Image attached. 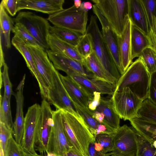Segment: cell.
<instances>
[{
    "label": "cell",
    "instance_id": "cell-36",
    "mask_svg": "<svg viewBox=\"0 0 156 156\" xmlns=\"http://www.w3.org/2000/svg\"><path fill=\"white\" fill-rule=\"evenodd\" d=\"M114 134L100 133L95 136L96 141L99 143L103 147L102 152L105 154L113 152L114 150Z\"/></svg>",
    "mask_w": 156,
    "mask_h": 156
},
{
    "label": "cell",
    "instance_id": "cell-22",
    "mask_svg": "<svg viewBox=\"0 0 156 156\" xmlns=\"http://www.w3.org/2000/svg\"><path fill=\"white\" fill-rule=\"evenodd\" d=\"M95 111L103 114V124L108 129L115 132L120 127V118L114 109L112 97H101L100 104Z\"/></svg>",
    "mask_w": 156,
    "mask_h": 156
},
{
    "label": "cell",
    "instance_id": "cell-7",
    "mask_svg": "<svg viewBox=\"0 0 156 156\" xmlns=\"http://www.w3.org/2000/svg\"><path fill=\"white\" fill-rule=\"evenodd\" d=\"M114 109L121 119L129 120L138 117V112L143 101L138 97L128 87L115 92L112 95Z\"/></svg>",
    "mask_w": 156,
    "mask_h": 156
},
{
    "label": "cell",
    "instance_id": "cell-3",
    "mask_svg": "<svg viewBox=\"0 0 156 156\" xmlns=\"http://www.w3.org/2000/svg\"><path fill=\"white\" fill-rule=\"evenodd\" d=\"M97 17L91 16L86 33L90 35L93 52L105 71L117 81L121 74L103 39L98 25Z\"/></svg>",
    "mask_w": 156,
    "mask_h": 156
},
{
    "label": "cell",
    "instance_id": "cell-5",
    "mask_svg": "<svg viewBox=\"0 0 156 156\" xmlns=\"http://www.w3.org/2000/svg\"><path fill=\"white\" fill-rule=\"evenodd\" d=\"M47 20L54 26L69 29L83 35L87 32L88 12L82 3L79 8L74 5L54 14L49 15Z\"/></svg>",
    "mask_w": 156,
    "mask_h": 156
},
{
    "label": "cell",
    "instance_id": "cell-12",
    "mask_svg": "<svg viewBox=\"0 0 156 156\" xmlns=\"http://www.w3.org/2000/svg\"><path fill=\"white\" fill-rule=\"evenodd\" d=\"M113 154L136 156L137 144L136 131L126 125L120 126L114 136Z\"/></svg>",
    "mask_w": 156,
    "mask_h": 156
},
{
    "label": "cell",
    "instance_id": "cell-11",
    "mask_svg": "<svg viewBox=\"0 0 156 156\" xmlns=\"http://www.w3.org/2000/svg\"><path fill=\"white\" fill-rule=\"evenodd\" d=\"M41 117V106L35 103L30 107L24 117V131L21 146L26 152L37 154L35 149L36 132Z\"/></svg>",
    "mask_w": 156,
    "mask_h": 156
},
{
    "label": "cell",
    "instance_id": "cell-32",
    "mask_svg": "<svg viewBox=\"0 0 156 156\" xmlns=\"http://www.w3.org/2000/svg\"><path fill=\"white\" fill-rule=\"evenodd\" d=\"M0 103V122L13 129V123L10 109V104L8 102L5 92L3 96L1 95Z\"/></svg>",
    "mask_w": 156,
    "mask_h": 156
},
{
    "label": "cell",
    "instance_id": "cell-35",
    "mask_svg": "<svg viewBox=\"0 0 156 156\" xmlns=\"http://www.w3.org/2000/svg\"><path fill=\"white\" fill-rule=\"evenodd\" d=\"M79 54L83 59L90 55L93 52L91 36L86 33L76 47Z\"/></svg>",
    "mask_w": 156,
    "mask_h": 156
},
{
    "label": "cell",
    "instance_id": "cell-17",
    "mask_svg": "<svg viewBox=\"0 0 156 156\" xmlns=\"http://www.w3.org/2000/svg\"><path fill=\"white\" fill-rule=\"evenodd\" d=\"M26 75L23 76L16 89L15 97L16 101L15 120L13 123L12 135L16 141L21 146L24 131L25 118L23 116V105L24 87Z\"/></svg>",
    "mask_w": 156,
    "mask_h": 156
},
{
    "label": "cell",
    "instance_id": "cell-20",
    "mask_svg": "<svg viewBox=\"0 0 156 156\" xmlns=\"http://www.w3.org/2000/svg\"><path fill=\"white\" fill-rule=\"evenodd\" d=\"M128 15L132 24L147 35L150 27L141 0H129Z\"/></svg>",
    "mask_w": 156,
    "mask_h": 156
},
{
    "label": "cell",
    "instance_id": "cell-45",
    "mask_svg": "<svg viewBox=\"0 0 156 156\" xmlns=\"http://www.w3.org/2000/svg\"><path fill=\"white\" fill-rule=\"evenodd\" d=\"M94 143H91L89 147V156H110L113 154V152L105 154L101 151H98L95 150Z\"/></svg>",
    "mask_w": 156,
    "mask_h": 156
},
{
    "label": "cell",
    "instance_id": "cell-26",
    "mask_svg": "<svg viewBox=\"0 0 156 156\" xmlns=\"http://www.w3.org/2000/svg\"><path fill=\"white\" fill-rule=\"evenodd\" d=\"M129 121L135 130L156 148V124L139 117Z\"/></svg>",
    "mask_w": 156,
    "mask_h": 156
},
{
    "label": "cell",
    "instance_id": "cell-46",
    "mask_svg": "<svg viewBox=\"0 0 156 156\" xmlns=\"http://www.w3.org/2000/svg\"><path fill=\"white\" fill-rule=\"evenodd\" d=\"M92 111L93 113L94 117L96 120L99 123L103 124L104 119V115L103 114L96 111Z\"/></svg>",
    "mask_w": 156,
    "mask_h": 156
},
{
    "label": "cell",
    "instance_id": "cell-14",
    "mask_svg": "<svg viewBox=\"0 0 156 156\" xmlns=\"http://www.w3.org/2000/svg\"><path fill=\"white\" fill-rule=\"evenodd\" d=\"M33 57L37 71L48 90L53 80L55 68L45 50L37 46L27 45Z\"/></svg>",
    "mask_w": 156,
    "mask_h": 156
},
{
    "label": "cell",
    "instance_id": "cell-31",
    "mask_svg": "<svg viewBox=\"0 0 156 156\" xmlns=\"http://www.w3.org/2000/svg\"><path fill=\"white\" fill-rule=\"evenodd\" d=\"M136 137L137 144L136 156H156V148L136 131Z\"/></svg>",
    "mask_w": 156,
    "mask_h": 156
},
{
    "label": "cell",
    "instance_id": "cell-27",
    "mask_svg": "<svg viewBox=\"0 0 156 156\" xmlns=\"http://www.w3.org/2000/svg\"><path fill=\"white\" fill-rule=\"evenodd\" d=\"M83 65L88 72L93 73L97 78L116 85L117 81L105 71L94 52L83 59Z\"/></svg>",
    "mask_w": 156,
    "mask_h": 156
},
{
    "label": "cell",
    "instance_id": "cell-51",
    "mask_svg": "<svg viewBox=\"0 0 156 156\" xmlns=\"http://www.w3.org/2000/svg\"><path fill=\"white\" fill-rule=\"evenodd\" d=\"M74 5L75 7L78 9L79 8L82 4V1L81 0H74Z\"/></svg>",
    "mask_w": 156,
    "mask_h": 156
},
{
    "label": "cell",
    "instance_id": "cell-48",
    "mask_svg": "<svg viewBox=\"0 0 156 156\" xmlns=\"http://www.w3.org/2000/svg\"><path fill=\"white\" fill-rule=\"evenodd\" d=\"M1 49H0V67L1 68L3 66V65L5 62V60L4 58V53H3V50L2 49V47L1 43Z\"/></svg>",
    "mask_w": 156,
    "mask_h": 156
},
{
    "label": "cell",
    "instance_id": "cell-6",
    "mask_svg": "<svg viewBox=\"0 0 156 156\" xmlns=\"http://www.w3.org/2000/svg\"><path fill=\"white\" fill-rule=\"evenodd\" d=\"M13 19L15 23L23 24L45 51L49 49L48 39L51 26L47 19L32 12L22 11Z\"/></svg>",
    "mask_w": 156,
    "mask_h": 156
},
{
    "label": "cell",
    "instance_id": "cell-21",
    "mask_svg": "<svg viewBox=\"0 0 156 156\" xmlns=\"http://www.w3.org/2000/svg\"><path fill=\"white\" fill-rule=\"evenodd\" d=\"M132 23L129 18L121 35L118 36L120 58L125 72L132 63L131 52V34Z\"/></svg>",
    "mask_w": 156,
    "mask_h": 156
},
{
    "label": "cell",
    "instance_id": "cell-41",
    "mask_svg": "<svg viewBox=\"0 0 156 156\" xmlns=\"http://www.w3.org/2000/svg\"><path fill=\"white\" fill-rule=\"evenodd\" d=\"M148 99L156 106V72L151 75Z\"/></svg>",
    "mask_w": 156,
    "mask_h": 156
},
{
    "label": "cell",
    "instance_id": "cell-23",
    "mask_svg": "<svg viewBox=\"0 0 156 156\" xmlns=\"http://www.w3.org/2000/svg\"><path fill=\"white\" fill-rule=\"evenodd\" d=\"M73 103L90 131L94 137L100 133L114 134L115 132L110 130L105 125L98 122L95 119L92 111L88 108H86L76 103Z\"/></svg>",
    "mask_w": 156,
    "mask_h": 156
},
{
    "label": "cell",
    "instance_id": "cell-8",
    "mask_svg": "<svg viewBox=\"0 0 156 156\" xmlns=\"http://www.w3.org/2000/svg\"><path fill=\"white\" fill-rule=\"evenodd\" d=\"M53 74L52 85L49 89L48 102L53 105L57 109L67 111L80 121L84 122L70 99L61 80L60 73L55 68Z\"/></svg>",
    "mask_w": 156,
    "mask_h": 156
},
{
    "label": "cell",
    "instance_id": "cell-2",
    "mask_svg": "<svg viewBox=\"0 0 156 156\" xmlns=\"http://www.w3.org/2000/svg\"><path fill=\"white\" fill-rule=\"evenodd\" d=\"M151 74L139 57L128 67L118 81L115 92L128 87L143 101L148 98Z\"/></svg>",
    "mask_w": 156,
    "mask_h": 156
},
{
    "label": "cell",
    "instance_id": "cell-29",
    "mask_svg": "<svg viewBox=\"0 0 156 156\" xmlns=\"http://www.w3.org/2000/svg\"><path fill=\"white\" fill-rule=\"evenodd\" d=\"M0 32L4 36V44L6 48H10L11 47L10 40L11 31L14 25V19L7 14L5 9L0 5Z\"/></svg>",
    "mask_w": 156,
    "mask_h": 156
},
{
    "label": "cell",
    "instance_id": "cell-4",
    "mask_svg": "<svg viewBox=\"0 0 156 156\" xmlns=\"http://www.w3.org/2000/svg\"><path fill=\"white\" fill-rule=\"evenodd\" d=\"M118 36L129 19V0H92Z\"/></svg>",
    "mask_w": 156,
    "mask_h": 156
},
{
    "label": "cell",
    "instance_id": "cell-39",
    "mask_svg": "<svg viewBox=\"0 0 156 156\" xmlns=\"http://www.w3.org/2000/svg\"><path fill=\"white\" fill-rule=\"evenodd\" d=\"M0 149L4 154L9 140L12 136L13 129L1 122H0Z\"/></svg>",
    "mask_w": 156,
    "mask_h": 156
},
{
    "label": "cell",
    "instance_id": "cell-55",
    "mask_svg": "<svg viewBox=\"0 0 156 156\" xmlns=\"http://www.w3.org/2000/svg\"><path fill=\"white\" fill-rule=\"evenodd\" d=\"M110 156H113V154L112 155H111Z\"/></svg>",
    "mask_w": 156,
    "mask_h": 156
},
{
    "label": "cell",
    "instance_id": "cell-42",
    "mask_svg": "<svg viewBox=\"0 0 156 156\" xmlns=\"http://www.w3.org/2000/svg\"><path fill=\"white\" fill-rule=\"evenodd\" d=\"M17 0H2L0 5L11 16H14L17 12Z\"/></svg>",
    "mask_w": 156,
    "mask_h": 156
},
{
    "label": "cell",
    "instance_id": "cell-9",
    "mask_svg": "<svg viewBox=\"0 0 156 156\" xmlns=\"http://www.w3.org/2000/svg\"><path fill=\"white\" fill-rule=\"evenodd\" d=\"M53 125L49 138L47 154L51 153L56 156H65L73 149L66 134L62 123L61 111H53Z\"/></svg>",
    "mask_w": 156,
    "mask_h": 156
},
{
    "label": "cell",
    "instance_id": "cell-34",
    "mask_svg": "<svg viewBox=\"0 0 156 156\" xmlns=\"http://www.w3.org/2000/svg\"><path fill=\"white\" fill-rule=\"evenodd\" d=\"M140 57L151 75L156 72V51L151 47L145 49Z\"/></svg>",
    "mask_w": 156,
    "mask_h": 156
},
{
    "label": "cell",
    "instance_id": "cell-40",
    "mask_svg": "<svg viewBox=\"0 0 156 156\" xmlns=\"http://www.w3.org/2000/svg\"><path fill=\"white\" fill-rule=\"evenodd\" d=\"M2 72H1V76H2V81L4 87V91L6 94L8 100L10 104V99L12 93V85L10 81L8 73V67L5 63L3 66Z\"/></svg>",
    "mask_w": 156,
    "mask_h": 156
},
{
    "label": "cell",
    "instance_id": "cell-28",
    "mask_svg": "<svg viewBox=\"0 0 156 156\" xmlns=\"http://www.w3.org/2000/svg\"><path fill=\"white\" fill-rule=\"evenodd\" d=\"M50 33L54 34L61 40L76 47L83 35L69 29L55 26H51Z\"/></svg>",
    "mask_w": 156,
    "mask_h": 156
},
{
    "label": "cell",
    "instance_id": "cell-50",
    "mask_svg": "<svg viewBox=\"0 0 156 156\" xmlns=\"http://www.w3.org/2000/svg\"><path fill=\"white\" fill-rule=\"evenodd\" d=\"M65 156H82L74 151L72 149L69 151Z\"/></svg>",
    "mask_w": 156,
    "mask_h": 156
},
{
    "label": "cell",
    "instance_id": "cell-49",
    "mask_svg": "<svg viewBox=\"0 0 156 156\" xmlns=\"http://www.w3.org/2000/svg\"><path fill=\"white\" fill-rule=\"evenodd\" d=\"M94 148L95 150L98 151H101L103 150V147L99 143L95 141L94 143Z\"/></svg>",
    "mask_w": 156,
    "mask_h": 156
},
{
    "label": "cell",
    "instance_id": "cell-37",
    "mask_svg": "<svg viewBox=\"0 0 156 156\" xmlns=\"http://www.w3.org/2000/svg\"><path fill=\"white\" fill-rule=\"evenodd\" d=\"M4 156H24V150L11 136L9 140Z\"/></svg>",
    "mask_w": 156,
    "mask_h": 156
},
{
    "label": "cell",
    "instance_id": "cell-18",
    "mask_svg": "<svg viewBox=\"0 0 156 156\" xmlns=\"http://www.w3.org/2000/svg\"><path fill=\"white\" fill-rule=\"evenodd\" d=\"M64 0H17V11L27 9L50 15L64 9Z\"/></svg>",
    "mask_w": 156,
    "mask_h": 156
},
{
    "label": "cell",
    "instance_id": "cell-44",
    "mask_svg": "<svg viewBox=\"0 0 156 156\" xmlns=\"http://www.w3.org/2000/svg\"><path fill=\"white\" fill-rule=\"evenodd\" d=\"M101 94L99 92H94L93 93V98L89 104L88 108L91 111L96 110L100 104Z\"/></svg>",
    "mask_w": 156,
    "mask_h": 156
},
{
    "label": "cell",
    "instance_id": "cell-54",
    "mask_svg": "<svg viewBox=\"0 0 156 156\" xmlns=\"http://www.w3.org/2000/svg\"><path fill=\"white\" fill-rule=\"evenodd\" d=\"M113 156H125L123 155L119 154H113Z\"/></svg>",
    "mask_w": 156,
    "mask_h": 156
},
{
    "label": "cell",
    "instance_id": "cell-24",
    "mask_svg": "<svg viewBox=\"0 0 156 156\" xmlns=\"http://www.w3.org/2000/svg\"><path fill=\"white\" fill-rule=\"evenodd\" d=\"M48 43L49 49L51 51L63 53L83 65L84 59L79 53L76 47L61 40L54 34L50 33L48 35Z\"/></svg>",
    "mask_w": 156,
    "mask_h": 156
},
{
    "label": "cell",
    "instance_id": "cell-47",
    "mask_svg": "<svg viewBox=\"0 0 156 156\" xmlns=\"http://www.w3.org/2000/svg\"><path fill=\"white\" fill-rule=\"evenodd\" d=\"M82 4L84 9L88 11L89 10L93 8V5L91 2L87 1L82 3Z\"/></svg>",
    "mask_w": 156,
    "mask_h": 156
},
{
    "label": "cell",
    "instance_id": "cell-19",
    "mask_svg": "<svg viewBox=\"0 0 156 156\" xmlns=\"http://www.w3.org/2000/svg\"><path fill=\"white\" fill-rule=\"evenodd\" d=\"M69 77L92 93L96 92L110 96L115 90L116 85L99 78L89 79L79 74Z\"/></svg>",
    "mask_w": 156,
    "mask_h": 156
},
{
    "label": "cell",
    "instance_id": "cell-30",
    "mask_svg": "<svg viewBox=\"0 0 156 156\" xmlns=\"http://www.w3.org/2000/svg\"><path fill=\"white\" fill-rule=\"evenodd\" d=\"M12 31L14 35L22 40L27 45L37 46L45 50L23 24L20 23H15Z\"/></svg>",
    "mask_w": 156,
    "mask_h": 156
},
{
    "label": "cell",
    "instance_id": "cell-38",
    "mask_svg": "<svg viewBox=\"0 0 156 156\" xmlns=\"http://www.w3.org/2000/svg\"><path fill=\"white\" fill-rule=\"evenodd\" d=\"M147 18L150 28L153 26L156 15V0H141Z\"/></svg>",
    "mask_w": 156,
    "mask_h": 156
},
{
    "label": "cell",
    "instance_id": "cell-1",
    "mask_svg": "<svg viewBox=\"0 0 156 156\" xmlns=\"http://www.w3.org/2000/svg\"><path fill=\"white\" fill-rule=\"evenodd\" d=\"M63 127L73 150L82 156H89L90 144L96 141L84 121L68 112L60 110Z\"/></svg>",
    "mask_w": 156,
    "mask_h": 156
},
{
    "label": "cell",
    "instance_id": "cell-13",
    "mask_svg": "<svg viewBox=\"0 0 156 156\" xmlns=\"http://www.w3.org/2000/svg\"><path fill=\"white\" fill-rule=\"evenodd\" d=\"M93 11L98 18L102 27V34L115 63L121 75L124 72L123 69L118 43V36L97 5H93Z\"/></svg>",
    "mask_w": 156,
    "mask_h": 156
},
{
    "label": "cell",
    "instance_id": "cell-10",
    "mask_svg": "<svg viewBox=\"0 0 156 156\" xmlns=\"http://www.w3.org/2000/svg\"><path fill=\"white\" fill-rule=\"evenodd\" d=\"M41 117L36 132L35 149L41 154L47 152L50 134L53 125V112L49 102L43 99L41 104Z\"/></svg>",
    "mask_w": 156,
    "mask_h": 156
},
{
    "label": "cell",
    "instance_id": "cell-52",
    "mask_svg": "<svg viewBox=\"0 0 156 156\" xmlns=\"http://www.w3.org/2000/svg\"><path fill=\"white\" fill-rule=\"evenodd\" d=\"M24 156H43L37 154H34L31 153H28L24 150Z\"/></svg>",
    "mask_w": 156,
    "mask_h": 156
},
{
    "label": "cell",
    "instance_id": "cell-25",
    "mask_svg": "<svg viewBox=\"0 0 156 156\" xmlns=\"http://www.w3.org/2000/svg\"><path fill=\"white\" fill-rule=\"evenodd\" d=\"M151 47L147 35L132 24L131 34V57H139L146 48Z\"/></svg>",
    "mask_w": 156,
    "mask_h": 156
},
{
    "label": "cell",
    "instance_id": "cell-53",
    "mask_svg": "<svg viewBox=\"0 0 156 156\" xmlns=\"http://www.w3.org/2000/svg\"><path fill=\"white\" fill-rule=\"evenodd\" d=\"M46 156H56L55 154L51 153H48Z\"/></svg>",
    "mask_w": 156,
    "mask_h": 156
},
{
    "label": "cell",
    "instance_id": "cell-15",
    "mask_svg": "<svg viewBox=\"0 0 156 156\" xmlns=\"http://www.w3.org/2000/svg\"><path fill=\"white\" fill-rule=\"evenodd\" d=\"M60 76L68 96L72 102L86 108H88L90 102L93 98V93L77 83L68 76L60 73Z\"/></svg>",
    "mask_w": 156,
    "mask_h": 156
},
{
    "label": "cell",
    "instance_id": "cell-33",
    "mask_svg": "<svg viewBox=\"0 0 156 156\" xmlns=\"http://www.w3.org/2000/svg\"><path fill=\"white\" fill-rule=\"evenodd\" d=\"M139 118L156 124V106L148 99L144 100L138 112Z\"/></svg>",
    "mask_w": 156,
    "mask_h": 156
},
{
    "label": "cell",
    "instance_id": "cell-43",
    "mask_svg": "<svg viewBox=\"0 0 156 156\" xmlns=\"http://www.w3.org/2000/svg\"><path fill=\"white\" fill-rule=\"evenodd\" d=\"M147 36L150 40L151 47L156 51V15L154 18V25L152 27L150 28Z\"/></svg>",
    "mask_w": 156,
    "mask_h": 156
},
{
    "label": "cell",
    "instance_id": "cell-16",
    "mask_svg": "<svg viewBox=\"0 0 156 156\" xmlns=\"http://www.w3.org/2000/svg\"><path fill=\"white\" fill-rule=\"evenodd\" d=\"M11 43L23 56L27 67L37 80L42 97L43 99L48 101L49 90L37 71L33 57L27 45L15 35L12 38Z\"/></svg>",
    "mask_w": 156,
    "mask_h": 156
}]
</instances>
